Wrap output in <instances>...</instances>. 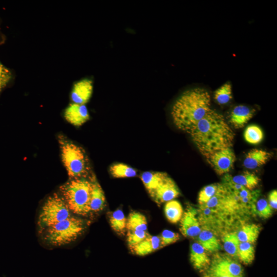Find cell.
Masks as SVG:
<instances>
[{
  "mask_svg": "<svg viewBox=\"0 0 277 277\" xmlns=\"http://www.w3.org/2000/svg\"><path fill=\"white\" fill-rule=\"evenodd\" d=\"M180 190L174 181L168 176L151 196L155 202L161 205L177 197Z\"/></svg>",
  "mask_w": 277,
  "mask_h": 277,
  "instance_id": "11",
  "label": "cell"
},
{
  "mask_svg": "<svg viewBox=\"0 0 277 277\" xmlns=\"http://www.w3.org/2000/svg\"><path fill=\"white\" fill-rule=\"evenodd\" d=\"M223 242L225 251L231 256L238 258L240 242L236 234L232 233L225 234L223 237Z\"/></svg>",
  "mask_w": 277,
  "mask_h": 277,
  "instance_id": "28",
  "label": "cell"
},
{
  "mask_svg": "<svg viewBox=\"0 0 277 277\" xmlns=\"http://www.w3.org/2000/svg\"><path fill=\"white\" fill-rule=\"evenodd\" d=\"M71 213L62 196L54 193L44 203L38 215V226L45 230L71 216Z\"/></svg>",
  "mask_w": 277,
  "mask_h": 277,
  "instance_id": "7",
  "label": "cell"
},
{
  "mask_svg": "<svg viewBox=\"0 0 277 277\" xmlns=\"http://www.w3.org/2000/svg\"><path fill=\"white\" fill-rule=\"evenodd\" d=\"M188 134L205 157L221 149L231 147L234 138V132L224 117L212 109Z\"/></svg>",
  "mask_w": 277,
  "mask_h": 277,
  "instance_id": "1",
  "label": "cell"
},
{
  "mask_svg": "<svg viewBox=\"0 0 277 277\" xmlns=\"http://www.w3.org/2000/svg\"><path fill=\"white\" fill-rule=\"evenodd\" d=\"M183 208L181 203L175 200L166 202L164 213L168 221L173 224L179 222L183 214Z\"/></svg>",
  "mask_w": 277,
  "mask_h": 277,
  "instance_id": "24",
  "label": "cell"
},
{
  "mask_svg": "<svg viewBox=\"0 0 277 277\" xmlns=\"http://www.w3.org/2000/svg\"><path fill=\"white\" fill-rule=\"evenodd\" d=\"M159 236L162 248L176 242L180 239V235L178 233L167 229L164 230Z\"/></svg>",
  "mask_w": 277,
  "mask_h": 277,
  "instance_id": "34",
  "label": "cell"
},
{
  "mask_svg": "<svg viewBox=\"0 0 277 277\" xmlns=\"http://www.w3.org/2000/svg\"><path fill=\"white\" fill-rule=\"evenodd\" d=\"M227 175L232 182L241 185L250 190H253L258 186L260 181L256 175L248 171H245L234 176L228 174Z\"/></svg>",
  "mask_w": 277,
  "mask_h": 277,
  "instance_id": "22",
  "label": "cell"
},
{
  "mask_svg": "<svg viewBox=\"0 0 277 277\" xmlns=\"http://www.w3.org/2000/svg\"><path fill=\"white\" fill-rule=\"evenodd\" d=\"M232 97V88L229 83L224 84L214 92V100L220 105L228 103Z\"/></svg>",
  "mask_w": 277,
  "mask_h": 277,
  "instance_id": "30",
  "label": "cell"
},
{
  "mask_svg": "<svg viewBox=\"0 0 277 277\" xmlns=\"http://www.w3.org/2000/svg\"><path fill=\"white\" fill-rule=\"evenodd\" d=\"M93 92V82L88 78H85L76 82L71 93L73 103L85 105L91 97Z\"/></svg>",
  "mask_w": 277,
  "mask_h": 277,
  "instance_id": "12",
  "label": "cell"
},
{
  "mask_svg": "<svg viewBox=\"0 0 277 277\" xmlns=\"http://www.w3.org/2000/svg\"><path fill=\"white\" fill-rule=\"evenodd\" d=\"M92 182L89 210L90 213H96L102 211L106 205L104 192L94 175L90 177Z\"/></svg>",
  "mask_w": 277,
  "mask_h": 277,
  "instance_id": "16",
  "label": "cell"
},
{
  "mask_svg": "<svg viewBox=\"0 0 277 277\" xmlns=\"http://www.w3.org/2000/svg\"><path fill=\"white\" fill-rule=\"evenodd\" d=\"M62 160L71 179L87 177L89 171L88 160L83 148L67 140L58 136Z\"/></svg>",
  "mask_w": 277,
  "mask_h": 277,
  "instance_id": "4",
  "label": "cell"
},
{
  "mask_svg": "<svg viewBox=\"0 0 277 277\" xmlns=\"http://www.w3.org/2000/svg\"><path fill=\"white\" fill-rule=\"evenodd\" d=\"M62 196L72 213L86 216L90 213L92 182L86 177L70 179L60 187Z\"/></svg>",
  "mask_w": 277,
  "mask_h": 277,
  "instance_id": "3",
  "label": "cell"
},
{
  "mask_svg": "<svg viewBox=\"0 0 277 277\" xmlns=\"http://www.w3.org/2000/svg\"><path fill=\"white\" fill-rule=\"evenodd\" d=\"M203 277H231L229 275L208 268L204 271Z\"/></svg>",
  "mask_w": 277,
  "mask_h": 277,
  "instance_id": "36",
  "label": "cell"
},
{
  "mask_svg": "<svg viewBox=\"0 0 277 277\" xmlns=\"http://www.w3.org/2000/svg\"><path fill=\"white\" fill-rule=\"evenodd\" d=\"M208 268L229 275L231 277H244L241 265L229 256L216 254L211 260Z\"/></svg>",
  "mask_w": 277,
  "mask_h": 277,
  "instance_id": "9",
  "label": "cell"
},
{
  "mask_svg": "<svg viewBox=\"0 0 277 277\" xmlns=\"http://www.w3.org/2000/svg\"><path fill=\"white\" fill-rule=\"evenodd\" d=\"M190 261L196 270L204 271L209 267L211 260L206 250L198 243H193L190 246Z\"/></svg>",
  "mask_w": 277,
  "mask_h": 277,
  "instance_id": "14",
  "label": "cell"
},
{
  "mask_svg": "<svg viewBox=\"0 0 277 277\" xmlns=\"http://www.w3.org/2000/svg\"><path fill=\"white\" fill-rule=\"evenodd\" d=\"M109 171L115 178L132 177L137 174L135 169L123 163L113 164L110 167Z\"/></svg>",
  "mask_w": 277,
  "mask_h": 277,
  "instance_id": "26",
  "label": "cell"
},
{
  "mask_svg": "<svg viewBox=\"0 0 277 277\" xmlns=\"http://www.w3.org/2000/svg\"><path fill=\"white\" fill-rule=\"evenodd\" d=\"M210 95L205 89L195 88L184 91L175 101L171 114L180 130L189 133L211 109Z\"/></svg>",
  "mask_w": 277,
  "mask_h": 277,
  "instance_id": "2",
  "label": "cell"
},
{
  "mask_svg": "<svg viewBox=\"0 0 277 277\" xmlns=\"http://www.w3.org/2000/svg\"><path fill=\"white\" fill-rule=\"evenodd\" d=\"M11 78V72L0 62V92L8 85Z\"/></svg>",
  "mask_w": 277,
  "mask_h": 277,
  "instance_id": "35",
  "label": "cell"
},
{
  "mask_svg": "<svg viewBox=\"0 0 277 277\" xmlns=\"http://www.w3.org/2000/svg\"><path fill=\"white\" fill-rule=\"evenodd\" d=\"M109 221L112 230L120 235H124L127 232V218L123 211L117 209L109 212Z\"/></svg>",
  "mask_w": 277,
  "mask_h": 277,
  "instance_id": "23",
  "label": "cell"
},
{
  "mask_svg": "<svg viewBox=\"0 0 277 277\" xmlns=\"http://www.w3.org/2000/svg\"><path fill=\"white\" fill-rule=\"evenodd\" d=\"M268 204L274 209L277 208V191L276 190L271 191L268 195Z\"/></svg>",
  "mask_w": 277,
  "mask_h": 277,
  "instance_id": "37",
  "label": "cell"
},
{
  "mask_svg": "<svg viewBox=\"0 0 277 277\" xmlns=\"http://www.w3.org/2000/svg\"><path fill=\"white\" fill-rule=\"evenodd\" d=\"M149 234L147 231H127V242L129 247L130 248L137 245Z\"/></svg>",
  "mask_w": 277,
  "mask_h": 277,
  "instance_id": "33",
  "label": "cell"
},
{
  "mask_svg": "<svg viewBox=\"0 0 277 277\" xmlns=\"http://www.w3.org/2000/svg\"><path fill=\"white\" fill-rule=\"evenodd\" d=\"M85 223L74 216L61 221L44 230V239L48 244L61 246L75 241L84 231Z\"/></svg>",
  "mask_w": 277,
  "mask_h": 277,
  "instance_id": "5",
  "label": "cell"
},
{
  "mask_svg": "<svg viewBox=\"0 0 277 277\" xmlns=\"http://www.w3.org/2000/svg\"><path fill=\"white\" fill-rule=\"evenodd\" d=\"M255 250L252 244L240 242L238 253V258L245 265H249L253 261Z\"/></svg>",
  "mask_w": 277,
  "mask_h": 277,
  "instance_id": "27",
  "label": "cell"
},
{
  "mask_svg": "<svg viewBox=\"0 0 277 277\" xmlns=\"http://www.w3.org/2000/svg\"><path fill=\"white\" fill-rule=\"evenodd\" d=\"M254 211L260 217L263 219H267L272 214V208L264 199H260L256 201Z\"/></svg>",
  "mask_w": 277,
  "mask_h": 277,
  "instance_id": "32",
  "label": "cell"
},
{
  "mask_svg": "<svg viewBox=\"0 0 277 277\" xmlns=\"http://www.w3.org/2000/svg\"><path fill=\"white\" fill-rule=\"evenodd\" d=\"M197 215V210L190 206H188L183 212L180 220V231L185 237L194 238L201 232L202 228Z\"/></svg>",
  "mask_w": 277,
  "mask_h": 277,
  "instance_id": "10",
  "label": "cell"
},
{
  "mask_svg": "<svg viewBox=\"0 0 277 277\" xmlns=\"http://www.w3.org/2000/svg\"><path fill=\"white\" fill-rule=\"evenodd\" d=\"M126 228L127 231H147L146 216L139 212H131L127 218Z\"/></svg>",
  "mask_w": 277,
  "mask_h": 277,
  "instance_id": "25",
  "label": "cell"
},
{
  "mask_svg": "<svg viewBox=\"0 0 277 277\" xmlns=\"http://www.w3.org/2000/svg\"><path fill=\"white\" fill-rule=\"evenodd\" d=\"M217 174H227L233 168L236 157L231 147L221 149L205 157Z\"/></svg>",
  "mask_w": 277,
  "mask_h": 277,
  "instance_id": "8",
  "label": "cell"
},
{
  "mask_svg": "<svg viewBox=\"0 0 277 277\" xmlns=\"http://www.w3.org/2000/svg\"><path fill=\"white\" fill-rule=\"evenodd\" d=\"M261 227L255 224H247L243 226L236 234L240 242L255 243L260 234Z\"/></svg>",
  "mask_w": 277,
  "mask_h": 277,
  "instance_id": "21",
  "label": "cell"
},
{
  "mask_svg": "<svg viewBox=\"0 0 277 277\" xmlns=\"http://www.w3.org/2000/svg\"><path fill=\"white\" fill-rule=\"evenodd\" d=\"M197 237L198 243L206 251L214 252L220 250L219 241L210 230L207 228L202 229Z\"/></svg>",
  "mask_w": 277,
  "mask_h": 277,
  "instance_id": "20",
  "label": "cell"
},
{
  "mask_svg": "<svg viewBox=\"0 0 277 277\" xmlns=\"http://www.w3.org/2000/svg\"><path fill=\"white\" fill-rule=\"evenodd\" d=\"M272 156L271 152L262 149H253L246 155L243 165L248 169H254L265 164Z\"/></svg>",
  "mask_w": 277,
  "mask_h": 277,
  "instance_id": "15",
  "label": "cell"
},
{
  "mask_svg": "<svg viewBox=\"0 0 277 277\" xmlns=\"http://www.w3.org/2000/svg\"><path fill=\"white\" fill-rule=\"evenodd\" d=\"M254 110L245 105L235 106L232 110L229 122L235 129L243 127L252 117Z\"/></svg>",
  "mask_w": 277,
  "mask_h": 277,
  "instance_id": "17",
  "label": "cell"
},
{
  "mask_svg": "<svg viewBox=\"0 0 277 277\" xmlns=\"http://www.w3.org/2000/svg\"><path fill=\"white\" fill-rule=\"evenodd\" d=\"M245 141L251 144H258L263 139L264 134L262 129L255 125L248 126L244 133Z\"/></svg>",
  "mask_w": 277,
  "mask_h": 277,
  "instance_id": "29",
  "label": "cell"
},
{
  "mask_svg": "<svg viewBox=\"0 0 277 277\" xmlns=\"http://www.w3.org/2000/svg\"><path fill=\"white\" fill-rule=\"evenodd\" d=\"M66 121L75 126H80L89 119V114L85 105L70 104L64 111Z\"/></svg>",
  "mask_w": 277,
  "mask_h": 277,
  "instance_id": "13",
  "label": "cell"
},
{
  "mask_svg": "<svg viewBox=\"0 0 277 277\" xmlns=\"http://www.w3.org/2000/svg\"><path fill=\"white\" fill-rule=\"evenodd\" d=\"M226 193L229 211H254V205L260 195L258 190H250L232 182L227 174L222 183Z\"/></svg>",
  "mask_w": 277,
  "mask_h": 277,
  "instance_id": "6",
  "label": "cell"
},
{
  "mask_svg": "<svg viewBox=\"0 0 277 277\" xmlns=\"http://www.w3.org/2000/svg\"><path fill=\"white\" fill-rule=\"evenodd\" d=\"M165 172L146 171L141 175V180L150 196L168 176Z\"/></svg>",
  "mask_w": 277,
  "mask_h": 277,
  "instance_id": "19",
  "label": "cell"
},
{
  "mask_svg": "<svg viewBox=\"0 0 277 277\" xmlns=\"http://www.w3.org/2000/svg\"><path fill=\"white\" fill-rule=\"evenodd\" d=\"M131 252L138 256H144L162 248L159 235L149 234L137 245L129 248Z\"/></svg>",
  "mask_w": 277,
  "mask_h": 277,
  "instance_id": "18",
  "label": "cell"
},
{
  "mask_svg": "<svg viewBox=\"0 0 277 277\" xmlns=\"http://www.w3.org/2000/svg\"><path fill=\"white\" fill-rule=\"evenodd\" d=\"M221 184H212L205 186L199 193L198 202L200 205L207 203L217 192Z\"/></svg>",
  "mask_w": 277,
  "mask_h": 277,
  "instance_id": "31",
  "label": "cell"
}]
</instances>
